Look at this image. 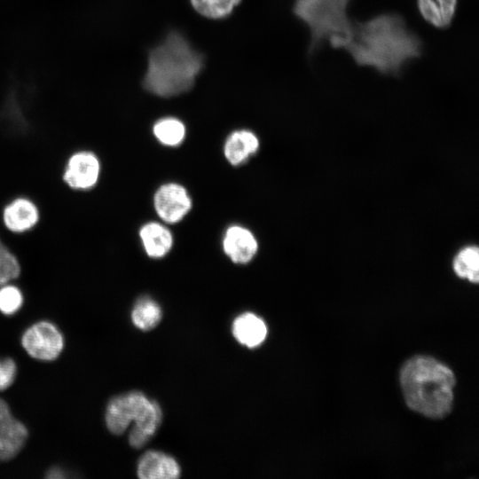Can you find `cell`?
<instances>
[{
  "mask_svg": "<svg viewBox=\"0 0 479 479\" xmlns=\"http://www.w3.org/2000/svg\"><path fill=\"white\" fill-rule=\"evenodd\" d=\"M153 206L165 223L177 224L191 210L192 200L183 185L168 183L160 186L154 193Z\"/></svg>",
  "mask_w": 479,
  "mask_h": 479,
  "instance_id": "cell-7",
  "label": "cell"
},
{
  "mask_svg": "<svg viewBox=\"0 0 479 479\" xmlns=\"http://www.w3.org/2000/svg\"><path fill=\"white\" fill-rule=\"evenodd\" d=\"M455 273L473 283L479 280V252L476 247H467L462 249L453 261Z\"/></svg>",
  "mask_w": 479,
  "mask_h": 479,
  "instance_id": "cell-19",
  "label": "cell"
},
{
  "mask_svg": "<svg viewBox=\"0 0 479 479\" xmlns=\"http://www.w3.org/2000/svg\"><path fill=\"white\" fill-rule=\"evenodd\" d=\"M204 66L203 55L179 32L171 31L149 51L144 88L169 98L189 91Z\"/></svg>",
  "mask_w": 479,
  "mask_h": 479,
  "instance_id": "cell-2",
  "label": "cell"
},
{
  "mask_svg": "<svg viewBox=\"0 0 479 479\" xmlns=\"http://www.w3.org/2000/svg\"><path fill=\"white\" fill-rule=\"evenodd\" d=\"M139 237L146 255L151 258H162L172 248L173 236L163 224L156 222L145 224Z\"/></svg>",
  "mask_w": 479,
  "mask_h": 479,
  "instance_id": "cell-14",
  "label": "cell"
},
{
  "mask_svg": "<svg viewBox=\"0 0 479 479\" xmlns=\"http://www.w3.org/2000/svg\"><path fill=\"white\" fill-rule=\"evenodd\" d=\"M39 217L38 208L27 198L13 200L3 210V221L5 227L16 233L31 230L37 224Z\"/></svg>",
  "mask_w": 479,
  "mask_h": 479,
  "instance_id": "cell-11",
  "label": "cell"
},
{
  "mask_svg": "<svg viewBox=\"0 0 479 479\" xmlns=\"http://www.w3.org/2000/svg\"><path fill=\"white\" fill-rule=\"evenodd\" d=\"M458 0H417L422 18L437 28L450 27L457 9Z\"/></svg>",
  "mask_w": 479,
  "mask_h": 479,
  "instance_id": "cell-16",
  "label": "cell"
},
{
  "mask_svg": "<svg viewBox=\"0 0 479 479\" xmlns=\"http://www.w3.org/2000/svg\"><path fill=\"white\" fill-rule=\"evenodd\" d=\"M350 0H295L294 15L310 32V53L328 43L333 48L340 46L350 26L348 15Z\"/></svg>",
  "mask_w": 479,
  "mask_h": 479,
  "instance_id": "cell-5",
  "label": "cell"
},
{
  "mask_svg": "<svg viewBox=\"0 0 479 479\" xmlns=\"http://www.w3.org/2000/svg\"><path fill=\"white\" fill-rule=\"evenodd\" d=\"M24 302L23 294L19 287L13 285L0 287V312L11 316L15 314Z\"/></svg>",
  "mask_w": 479,
  "mask_h": 479,
  "instance_id": "cell-21",
  "label": "cell"
},
{
  "mask_svg": "<svg viewBox=\"0 0 479 479\" xmlns=\"http://www.w3.org/2000/svg\"><path fill=\"white\" fill-rule=\"evenodd\" d=\"M137 472L141 479H175L180 476L181 469L173 457L148 451L140 457Z\"/></svg>",
  "mask_w": 479,
  "mask_h": 479,
  "instance_id": "cell-10",
  "label": "cell"
},
{
  "mask_svg": "<svg viewBox=\"0 0 479 479\" xmlns=\"http://www.w3.org/2000/svg\"><path fill=\"white\" fill-rule=\"evenodd\" d=\"M45 476L49 479H63L67 477L65 471L59 467L50 468Z\"/></svg>",
  "mask_w": 479,
  "mask_h": 479,
  "instance_id": "cell-25",
  "label": "cell"
},
{
  "mask_svg": "<svg viewBox=\"0 0 479 479\" xmlns=\"http://www.w3.org/2000/svg\"><path fill=\"white\" fill-rule=\"evenodd\" d=\"M20 273V265L16 255L2 243L0 245V287L17 279Z\"/></svg>",
  "mask_w": 479,
  "mask_h": 479,
  "instance_id": "cell-22",
  "label": "cell"
},
{
  "mask_svg": "<svg viewBox=\"0 0 479 479\" xmlns=\"http://www.w3.org/2000/svg\"><path fill=\"white\" fill-rule=\"evenodd\" d=\"M153 132L161 145L177 146L185 139V127L177 118L164 117L154 123Z\"/></svg>",
  "mask_w": 479,
  "mask_h": 479,
  "instance_id": "cell-18",
  "label": "cell"
},
{
  "mask_svg": "<svg viewBox=\"0 0 479 479\" xmlns=\"http://www.w3.org/2000/svg\"><path fill=\"white\" fill-rule=\"evenodd\" d=\"M21 344L33 358L51 361L60 355L64 347V338L53 323L39 321L23 333Z\"/></svg>",
  "mask_w": 479,
  "mask_h": 479,
  "instance_id": "cell-6",
  "label": "cell"
},
{
  "mask_svg": "<svg viewBox=\"0 0 479 479\" xmlns=\"http://www.w3.org/2000/svg\"><path fill=\"white\" fill-rule=\"evenodd\" d=\"M259 149L257 136L247 130L232 132L225 140L224 154L228 162L239 166L247 161Z\"/></svg>",
  "mask_w": 479,
  "mask_h": 479,
  "instance_id": "cell-12",
  "label": "cell"
},
{
  "mask_svg": "<svg viewBox=\"0 0 479 479\" xmlns=\"http://www.w3.org/2000/svg\"><path fill=\"white\" fill-rule=\"evenodd\" d=\"M399 380L411 410L431 419L451 412L456 378L444 364L429 356H414L402 365Z\"/></svg>",
  "mask_w": 479,
  "mask_h": 479,
  "instance_id": "cell-3",
  "label": "cell"
},
{
  "mask_svg": "<svg viewBox=\"0 0 479 479\" xmlns=\"http://www.w3.org/2000/svg\"><path fill=\"white\" fill-rule=\"evenodd\" d=\"M161 410L155 402L139 391H130L113 397L107 404L105 420L108 430L114 435L122 434L131 421L134 425L129 434L133 448L143 447L154 435L161 421Z\"/></svg>",
  "mask_w": 479,
  "mask_h": 479,
  "instance_id": "cell-4",
  "label": "cell"
},
{
  "mask_svg": "<svg viewBox=\"0 0 479 479\" xmlns=\"http://www.w3.org/2000/svg\"><path fill=\"white\" fill-rule=\"evenodd\" d=\"M17 375V365L12 358H0V391L9 388Z\"/></svg>",
  "mask_w": 479,
  "mask_h": 479,
  "instance_id": "cell-23",
  "label": "cell"
},
{
  "mask_svg": "<svg viewBox=\"0 0 479 479\" xmlns=\"http://www.w3.org/2000/svg\"><path fill=\"white\" fill-rule=\"evenodd\" d=\"M28 433L26 426L12 416L0 425V461L14 458L22 449Z\"/></svg>",
  "mask_w": 479,
  "mask_h": 479,
  "instance_id": "cell-15",
  "label": "cell"
},
{
  "mask_svg": "<svg viewBox=\"0 0 479 479\" xmlns=\"http://www.w3.org/2000/svg\"><path fill=\"white\" fill-rule=\"evenodd\" d=\"M100 174V163L95 153L80 151L72 154L63 173L64 182L72 189L89 190L94 187Z\"/></svg>",
  "mask_w": 479,
  "mask_h": 479,
  "instance_id": "cell-8",
  "label": "cell"
},
{
  "mask_svg": "<svg viewBox=\"0 0 479 479\" xmlns=\"http://www.w3.org/2000/svg\"><path fill=\"white\" fill-rule=\"evenodd\" d=\"M161 315V309L154 300L142 296L132 309L131 320L138 329L148 331L159 324Z\"/></svg>",
  "mask_w": 479,
  "mask_h": 479,
  "instance_id": "cell-17",
  "label": "cell"
},
{
  "mask_svg": "<svg viewBox=\"0 0 479 479\" xmlns=\"http://www.w3.org/2000/svg\"><path fill=\"white\" fill-rule=\"evenodd\" d=\"M190 2L201 16L219 20L228 17L241 0H190Z\"/></svg>",
  "mask_w": 479,
  "mask_h": 479,
  "instance_id": "cell-20",
  "label": "cell"
},
{
  "mask_svg": "<svg viewBox=\"0 0 479 479\" xmlns=\"http://www.w3.org/2000/svg\"><path fill=\"white\" fill-rule=\"evenodd\" d=\"M421 48L420 39L396 13L379 14L363 22L352 20L341 45L357 65L393 76L420 57Z\"/></svg>",
  "mask_w": 479,
  "mask_h": 479,
  "instance_id": "cell-1",
  "label": "cell"
},
{
  "mask_svg": "<svg viewBox=\"0 0 479 479\" xmlns=\"http://www.w3.org/2000/svg\"><path fill=\"white\" fill-rule=\"evenodd\" d=\"M232 334L242 345L253 349L261 345L267 336L265 322L252 312L238 316L232 323Z\"/></svg>",
  "mask_w": 479,
  "mask_h": 479,
  "instance_id": "cell-13",
  "label": "cell"
},
{
  "mask_svg": "<svg viewBox=\"0 0 479 479\" xmlns=\"http://www.w3.org/2000/svg\"><path fill=\"white\" fill-rule=\"evenodd\" d=\"M222 245L224 254L238 264L249 263L258 251V242L254 234L240 225L227 228Z\"/></svg>",
  "mask_w": 479,
  "mask_h": 479,
  "instance_id": "cell-9",
  "label": "cell"
},
{
  "mask_svg": "<svg viewBox=\"0 0 479 479\" xmlns=\"http://www.w3.org/2000/svg\"><path fill=\"white\" fill-rule=\"evenodd\" d=\"M2 243H3V242H2V240H1V239H0V245H1Z\"/></svg>",
  "mask_w": 479,
  "mask_h": 479,
  "instance_id": "cell-26",
  "label": "cell"
},
{
  "mask_svg": "<svg viewBox=\"0 0 479 479\" xmlns=\"http://www.w3.org/2000/svg\"><path fill=\"white\" fill-rule=\"evenodd\" d=\"M12 417L7 403L0 398V425Z\"/></svg>",
  "mask_w": 479,
  "mask_h": 479,
  "instance_id": "cell-24",
  "label": "cell"
}]
</instances>
